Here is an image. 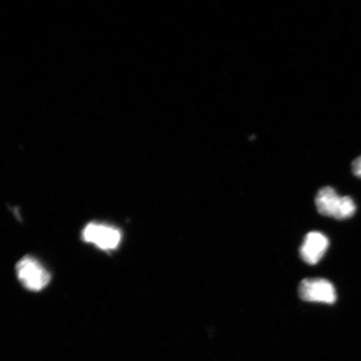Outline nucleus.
Returning <instances> with one entry per match:
<instances>
[{"mask_svg": "<svg viewBox=\"0 0 361 361\" xmlns=\"http://www.w3.org/2000/svg\"><path fill=\"white\" fill-rule=\"evenodd\" d=\"M315 204L320 214L337 220L350 219L356 211L355 202L351 197L338 196L331 187L320 189L315 198Z\"/></svg>", "mask_w": 361, "mask_h": 361, "instance_id": "obj_1", "label": "nucleus"}, {"mask_svg": "<svg viewBox=\"0 0 361 361\" xmlns=\"http://www.w3.org/2000/svg\"><path fill=\"white\" fill-rule=\"evenodd\" d=\"M16 270L22 286L30 291H42L51 281L49 271L32 256H25L18 262Z\"/></svg>", "mask_w": 361, "mask_h": 361, "instance_id": "obj_2", "label": "nucleus"}, {"mask_svg": "<svg viewBox=\"0 0 361 361\" xmlns=\"http://www.w3.org/2000/svg\"><path fill=\"white\" fill-rule=\"evenodd\" d=\"M81 237L103 251H113L120 246L123 234L118 228L106 224L90 223L82 230Z\"/></svg>", "mask_w": 361, "mask_h": 361, "instance_id": "obj_3", "label": "nucleus"}, {"mask_svg": "<svg viewBox=\"0 0 361 361\" xmlns=\"http://www.w3.org/2000/svg\"><path fill=\"white\" fill-rule=\"evenodd\" d=\"M299 295L302 300L307 302H318L333 305L336 301L335 286L327 279L314 278L305 279L299 286Z\"/></svg>", "mask_w": 361, "mask_h": 361, "instance_id": "obj_4", "label": "nucleus"}, {"mask_svg": "<svg viewBox=\"0 0 361 361\" xmlns=\"http://www.w3.org/2000/svg\"><path fill=\"white\" fill-rule=\"evenodd\" d=\"M329 247V239L323 233L311 232L307 234L300 247V257L306 264L314 265L323 258Z\"/></svg>", "mask_w": 361, "mask_h": 361, "instance_id": "obj_5", "label": "nucleus"}, {"mask_svg": "<svg viewBox=\"0 0 361 361\" xmlns=\"http://www.w3.org/2000/svg\"><path fill=\"white\" fill-rule=\"evenodd\" d=\"M352 171L356 177L361 178V156L353 161L352 164Z\"/></svg>", "mask_w": 361, "mask_h": 361, "instance_id": "obj_6", "label": "nucleus"}]
</instances>
